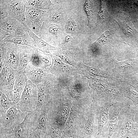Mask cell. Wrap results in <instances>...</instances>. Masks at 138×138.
<instances>
[{"mask_svg": "<svg viewBox=\"0 0 138 138\" xmlns=\"http://www.w3.org/2000/svg\"><path fill=\"white\" fill-rule=\"evenodd\" d=\"M38 98L37 86L28 79L20 99L16 104L17 108L23 112H31L37 107Z\"/></svg>", "mask_w": 138, "mask_h": 138, "instance_id": "6da1fadb", "label": "cell"}, {"mask_svg": "<svg viewBox=\"0 0 138 138\" xmlns=\"http://www.w3.org/2000/svg\"><path fill=\"white\" fill-rule=\"evenodd\" d=\"M0 138H2V137H0Z\"/></svg>", "mask_w": 138, "mask_h": 138, "instance_id": "d590c367", "label": "cell"}, {"mask_svg": "<svg viewBox=\"0 0 138 138\" xmlns=\"http://www.w3.org/2000/svg\"><path fill=\"white\" fill-rule=\"evenodd\" d=\"M26 7L34 8L47 11L53 4L50 0H23Z\"/></svg>", "mask_w": 138, "mask_h": 138, "instance_id": "44dd1931", "label": "cell"}, {"mask_svg": "<svg viewBox=\"0 0 138 138\" xmlns=\"http://www.w3.org/2000/svg\"><path fill=\"white\" fill-rule=\"evenodd\" d=\"M47 106V103H45L39 110L33 111L30 120L31 128L40 130L44 135L47 133L48 123Z\"/></svg>", "mask_w": 138, "mask_h": 138, "instance_id": "ba28073f", "label": "cell"}, {"mask_svg": "<svg viewBox=\"0 0 138 138\" xmlns=\"http://www.w3.org/2000/svg\"><path fill=\"white\" fill-rule=\"evenodd\" d=\"M72 38V36L70 34L66 35L65 37L63 43L65 44L71 41Z\"/></svg>", "mask_w": 138, "mask_h": 138, "instance_id": "836d02e7", "label": "cell"}, {"mask_svg": "<svg viewBox=\"0 0 138 138\" xmlns=\"http://www.w3.org/2000/svg\"><path fill=\"white\" fill-rule=\"evenodd\" d=\"M124 96L131 100L137 112H138V93L130 89L125 88L124 89Z\"/></svg>", "mask_w": 138, "mask_h": 138, "instance_id": "d4e9b609", "label": "cell"}, {"mask_svg": "<svg viewBox=\"0 0 138 138\" xmlns=\"http://www.w3.org/2000/svg\"><path fill=\"white\" fill-rule=\"evenodd\" d=\"M33 111L26 112L23 121L13 129L7 130L0 128V137L3 138H28L31 128L30 120Z\"/></svg>", "mask_w": 138, "mask_h": 138, "instance_id": "277c9868", "label": "cell"}, {"mask_svg": "<svg viewBox=\"0 0 138 138\" xmlns=\"http://www.w3.org/2000/svg\"><path fill=\"white\" fill-rule=\"evenodd\" d=\"M18 70L12 68L7 62L0 71V90L13 101V92Z\"/></svg>", "mask_w": 138, "mask_h": 138, "instance_id": "7a4b0ae2", "label": "cell"}, {"mask_svg": "<svg viewBox=\"0 0 138 138\" xmlns=\"http://www.w3.org/2000/svg\"><path fill=\"white\" fill-rule=\"evenodd\" d=\"M25 72L28 79L36 85L44 81L51 74L48 70L36 67L30 63L27 66Z\"/></svg>", "mask_w": 138, "mask_h": 138, "instance_id": "4fadbf2b", "label": "cell"}, {"mask_svg": "<svg viewBox=\"0 0 138 138\" xmlns=\"http://www.w3.org/2000/svg\"><path fill=\"white\" fill-rule=\"evenodd\" d=\"M60 32V27L56 24L44 22L41 28L40 38L52 45H56L59 41Z\"/></svg>", "mask_w": 138, "mask_h": 138, "instance_id": "9c48e42d", "label": "cell"}, {"mask_svg": "<svg viewBox=\"0 0 138 138\" xmlns=\"http://www.w3.org/2000/svg\"><path fill=\"white\" fill-rule=\"evenodd\" d=\"M0 116H2L12 106L15 105L10 101L6 95L2 92H0Z\"/></svg>", "mask_w": 138, "mask_h": 138, "instance_id": "603a6c76", "label": "cell"}, {"mask_svg": "<svg viewBox=\"0 0 138 138\" xmlns=\"http://www.w3.org/2000/svg\"><path fill=\"white\" fill-rule=\"evenodd\" d=\"M108 31L103 33L100 37L94 42L93 44L95 45H101L105 44L106 41L107 37L109 35Z\"/></svg>", "mask_w": 138, "mask_h": 138, "instance_id": "83f0119b", "label": "cell"}, {"mask_svg": "<svg viewBox=\"0 0 138 138\" xmlns=\"http://www.w3.org/2000/svg\"><path fill=\"white\" fill-rule=\"evenodd\" d=\"M0 2L5 8L7 16L26 23V7L23 0H0Z\"/></svg>", "mask_w": 138, "mask_h": 138, "instance_id": "8992f818", "label": "cell"}, {"mask_svg": "<svg viewBox=\"0 0 138 138\" xmlns=\"http://www.w3.org/2000/svg\"><path fill=\"white\" fill-rule=\"evenodd\" d=\"M106 9L104 3L101 2L100 7L98 14V19L99 21L103 20L105 16Z\"/></svg>", "mask_w": 138, "mask_h": 138, "instance_id": "f546056e", "label": "cell"}, {"mask_svg": "<svg viewBox=\"0 0 138 138\" xmlns=\"http://www.w3.org/2000/svg\"><path fill=\"white\" fill-rule=\"evenodd\" d=\"M28 28L26 23L9 17L0 19V29L10 34L20 35L25 34L27 32Z\"/></svg>", "mask_w": 138, "mask_h": 138, "instance_id": "52a82bcc", "label": "cell"}, {"mask_svg": "<svg viewBox=\"0 0 138 138\" xmlns=\"http://www.w3.org/2000/svg\"><path fill=\"white\" fill-rule=\"evenodd\" d=\"M47 79L37 85L38 90V98L36 110H39L46 102L47 82Z\"/></svg>", "mask_w": 138, "mask_h": 138, "instance_id": "7402d4cb", "label": "cell"}, {"mask_svg": "<svg viewBox=\"0 0 138 138\" xmlns=\"http://www.w3.org/2000/svg\"><path fill=\"white\" fill-rule=\"evenodd\" d=\"M6 42L13 43L16 45L28 46L37 49V46L33 39L28 32L20 35H7L3 40L0 41V45Z\"/></svg>", "mask_w": 138, "mask_h": 138, "instance_id": "9a60e30c", "label": "cell"}, {"mask_svg": "<svg viewBox=\"0 0 138 138\" xmlns=\"http://www.w3.org/2000/svg\"><path fill=\"white\" fill-rule=\"evenodd\" d=\"M127 105V103L124 101L117 102L110 108L108 122L109 129L108 138H111L113 134L116 131L118 115L122 108Z\"/></svg>", "mask_w": 138, "mask_h": 138, "instance_id": "7c38bea8", "label": "cell"}, {"mask_svg": "<svg viewBox=\"0 0 138 138\" xmlns=\"http://www.w3.org/2000/svg\"><path fill=\"white\" fill-rule=\"evenodd\" d=\"M46 13V11L38 9L26 7V19L27 25L29 28L39 37Z\"/></svg>", "mask_w": 138, "mask_h": 138, "instance_id": "3957f363", "label": "cell"}, {"mask_svg": "<svg viewBox=\"0 0 138 138\" xmlns=\"http://www.w3.org/2000/svg\"><path fill=\"white\" fill-rule=\"evenodd\" d=\"M0 48L3 51L7 61L13 68L18 70L19 61V50L18 45L6 42L0 45Z\"/></svg>", "mask_w": 138, "mask_h": 138, "instance_id": "8fae6325", "label": "cell"}, {"mask_svg": "<svg viewBox=\"0 0 138 138\" xmlns=\"http://www.w3.org/2000/svg\"><path fill=\"white\" fill-rule=\"evenodd\" d=\"M28 138H43V133L39 129L34 130L31 128Z\"/></svg>", "mask_w": 138, "mask_h": 138, "instance_id": "f1b7e54d", "label": "cell"}, {"mask_svg": "<svg viewBox=\"0 0 138 138\" xmlns=\"http://www.w3.org/2000/svg\"><path fill=\"white\" fill-rule=\"evenodd\" d=\"M0 19H4L7 17V14L6 9L3 5L0 3Z\"/></svg>", "mask_w": 138, "mask_h": 138, "instance_id": "1f68e13d", "label": "cell"}, {"mask_svg": "<svg viewBox=\"0 0 138 138\" xmlns=\"http://www.w3.org/2000/svg\"><path fill=\"white\" fill-rule=\"evenodd\" d=\"M114 103L106 102L100 110L98 115L97 135H100L104 126L108 123L109 119V112L110 108Z\"/></svg>", "mask_w": 138, "mask_h": 138, "instance_id": "ffe728a7", "label": "cell"}, {"mask_svg": "<svg viewBox=\"0 0 138 138\" xmlns=\"http://www.w3.org/2000/svg\"><path fill=\"white\" fill-rule=\"evenodd\" d=\"M60 138H68V137L65 135H63L61 136Z\"/></svg>", "mask_w": 138, "mask_h": 138, "instance_id": "e575fe53", "label": "cell"}, {"mask_svg": "<svg viewBox=\"0 0 138 138\" xmlns=\"http://www.w3.org/2000/svg\"><path fill=\"white\" fill-rule=\"evenodd\" d=\"M9 34L6 32L0 29V41L3 40Z\"/></svg>", "mask_w": 138, "mask_h": 138, "instance_id": "d6a6232c", "label": "cell"}, {"mask_svg": "<svg viewBox=\"0 0 138 138\" xmlns=\"http://www.w3.org/2000/svg\"><path fill=\"white\" fill-rule=\"evenodd\" d=\"M52 63L48 70V71L54 76H58L62 73L69 72L70 69L68 66L64 63L58 56L50 54Z\"/></svg>", "mask_w": 138, "mask_h": 138, "instance_id": "ac0fdd59", "label": "cell"}, {"mask_svg": "<svg viewBox=\"0 0 138 138\" xmlns=\"http://www.w3.org/2000/svg\"><path fill=\"white\" fill-rule=\"evenodd\" d=\"M94 115L93 111L91 110L86 122L85 129V133L88 136L91 135L94 130Z\"/></svg>", "mask_w": 138, "mask_h": 138, "instance_id": "484cf974", "label": "cell"}, {"mask_svg": "<svg viewBox=\"0 0 138 138\" xmlns=\"http://www.w3.org/2000/svg\"><path fill=\"white\" fill-rule=\"evenodd\" d=\"M26 114V112L18 109L16 105L12 106L4 116L0 117V128L7 130L13 129L23 121Z\"/></svg>", "mask_w": 138, "mask_h": 138, "instance_id": "5b68a950", "label": "cell"}, {"mask_svg": "<svg viewBox=\"0 0 138 138\" xmlns=\"http://www.w3.org/2000/svg\"><path fill=\"white\" fill-rule=\"evenodd\" d=\"M27 32L34 40L37 46V50L44 53L50 54L51 51H56L60 50L59 48L51 45L38 37L29 28L27 29Z\"/></svg>", "mask_w": 138, "mask_h": 138, "instance_id": "d6986e66", "label": "cell"}, {"mask_svg": "<svg viewBox=\"0 0 138 138\" xmlns=\"http://www.w3.org/2000/svg\"><path fill=\"white\" fill-rule=\"evenodd\" d=\"M51 62L50 54L36 49L33 59L30 63L36 67L48 70Z\"/></svg>", "mask_w": 138, "mask_h": 138, "instance_id": "e0dca14e", "label": "cell"}, {"mask_svg": "<svg viewBox=\"0 0 138 138\" xmlns=\"http://www.w3.org/2000/svg\"><path fill=\"white\" fill-rule=\"evenodd\" d=\"M27 80L25 70H18L13 92V101L15 104L19 100Z\"/></svg>", "mask_w": 138, "mask_h": 138, "instance_id": "5bb4252c", "label": "cell"}, {"mask_svg": "<svg viewBox=\"0 0 138 138\" xmlns=\"http://www.w3.org/2000/svg\"><path fill=\"white\" fill-rule=\"evenodd\" d=\"M137 112L133 105L128 106L126 117L118 131V135L119 136L122 137H126L137 129L138 125L134 120V117Z\"/></svg>", "mask_w": 138, "mask_h": 138, "instance_id": "30bf717a", "label": "cell"}, {"mask_svg": "<svg viewBox=\"0 0 138 138\" xmlns=\"http://www.w3.org/2000/svg\"><path fill=\"white\" fill-rule=\"evenodd\" d=\"M84 7L87 17V25L89 27H91L93 25L95 17L91 4L89 1H86Z\"/></svg>", "mask_w": 138, "mask_h": 138, "instance_id": "cb8c5ba5", "label": "cell"}, {"mask_svg": "<svg viewBox=\"0 0 138 138\" xmlns=\"http://www.w3.org/2000/svg\"><path fill=\"white\" fill-rule=\"evenodd\" d=\"M19 50V61L18 70H25L32 60L36 49L25 45H18Z\"/></svg>", "mask_w": 138, "mask_h": 138, "instance_id": "2e32d148", "label": "cell"}, {"mask_svg": "<svg viewBox=\"0 0 138 138\" xmlns=\"http://www.w3.org/2000/svg\"><path fill=\"white\" fill-rule=\"evenodd\" d=\"M77 26L75 22L73 19H71L67 21L66 26L67 29L69 31L73 32L75 31Z\"/></svg>", "mask_w": 138, "mask_h": 138, "instance_id": "4dcf8cb0", "label": "cell"}, {"mask_svg": "<svg viewBox=\"0 0 138 138\" xmlns=\"http://www.w3.org/2000/svg\"><path fill=\"white\" fill-rule=\"evenodd\" d=\"M83 71L85 73L93 76H104L103 72L99 70L90 67L85 65L83 66Z\"/></svg>", "mask_w": 138, "mask_h": 138, "instance_id": "4316f807", "label": "cell"}]
</instances>
